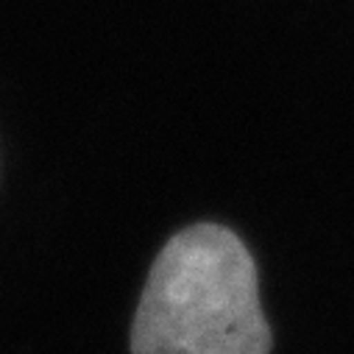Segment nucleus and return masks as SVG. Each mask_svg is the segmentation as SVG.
<instances>
[{"instance_id":"nucleus-1","label":"nucleus","mask_w":354,"mask_h":354,"mask_svg":"<svg viewBox=\"0 0 354 354\" xmlns=\"http://www.w3.org/2000/svg\"><path fill=\"white\" fill-rule=\"evenodd\" d=\"M134 354H268L257 268L243 240L218 223L173 234L153 259L134 329Z\"/></svg>"}]
</instances>
